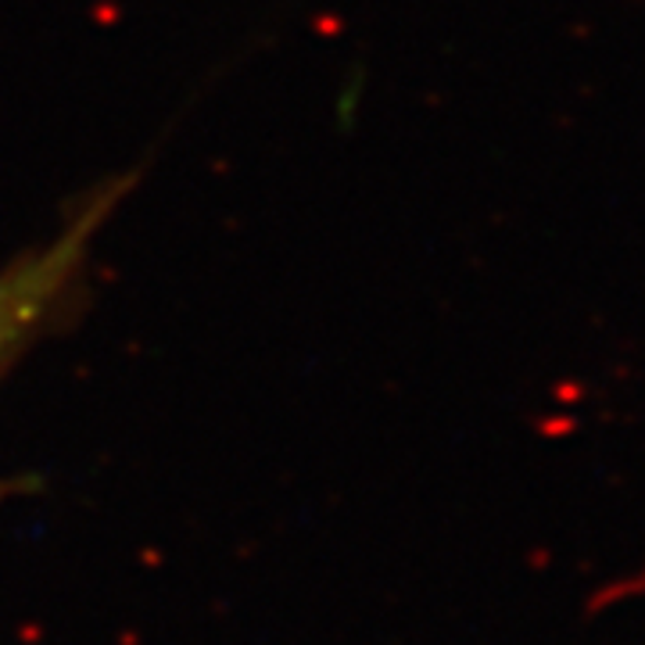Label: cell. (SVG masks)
<instances>
[{"mask_svg":"<svg viewBox=\"0 0 645 645\" xmlns=\"http://www.w3.org/2000/svg\"><path fill=\"white\" fill-rule=\"evenodd\" d=\"M112 208V197L93 202L73 227L47 244V248L26 255L22 262L0 273V366L26 337L43 323V315L62 298L65 284L73 280L87 255L93 230L101 227Z\"/></svg>","mask_w":645,"mask_h":645,"instance_id":"6da1fadb","label":"cell"}]
</instances>
